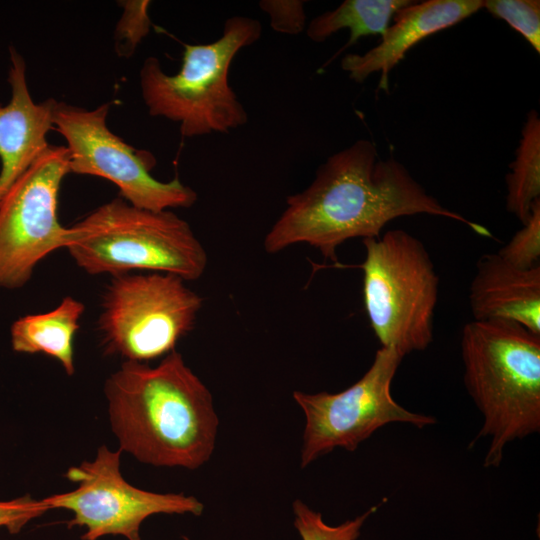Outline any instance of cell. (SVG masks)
I'll return each instance as SVG.
<instances>
[{"label": "cell", "instance_id": "obj_6", "mask_svg": "<svg viewBox=\"0 0 540 540\" xmlns=\"http://www.w3.org/2000/svg\"><path fill=\"white\" fill-rule=\"evenodd\" d=\"M365 309L382 347L405 356L433 340L439 277L424 244L402 229L363 239Z\"/></svg>", "mask_w": 540, "mask_h": 540}, {"label": "cell", "instance_id": "obj_9", "mask_svg": "<svg viewBox=\"0 0 540 540\" xmlns=\"http://www.w3.org/2000/svg\"><path fill=\"white\" fill-rule=\"evenodd\" d=\"M110 103L93 110L55 101L53 126L67 142L70 173L98 176L114 183L129 204L151 211L188 208L197 193L178 178L162 182L151 175L154 156L115 135L106 123Z\"/></svg>", "mask_w": 540, "mask_h": 540}, {"label": "cell", "instance_id": "obj_22", "mask_svg": "<svg viewBox=\"0 0 540 540\" xmlns=\"http://www.w3.org/2000/svg\"><path fill=\"white\" fill-rule=\"evenodd\" d=\"M305 2L300 0H263L259 7L269 16L273 30L298 34L305 27Z\"/></svg>", "mask_w": 540, "mask_h": 540}, {"label": "cell", "instance_id": "obj_4", "mask_svg": "<svg viewBox=\"0 0 540 540\" xmlns=\"http://www.w3.org/2000/svg\"><path fill=\"white\" fill-rule=\"evenodd\" d=\"M74 227L77 237L66 249L91 275L146 271L189 281L200 278L207 267L203 245L190 225L170 210H146L117 197Z\"/></svg>", "mask_w": 540, "mask_h": 540}, {"label": "cell", "instance_id": "obj_20", "mask_svg": "<svg viewBox=\"0 0 540 540\" xmlns=\"http://www.w3.org/2000/svg\"><path fill=\"white\" fill-rule=\"evenodd\" d=\"M497 254L509 264L520 269L539 266L540 199L533 203L530 217L522 224V228L513 235Z\"/></svg>", "mask_w": 540, "mask_h": 540}, {"label": "cell", "instance_id": "obj_14", "mask_svg": "<svg viewBox=\"0 0 540 540\" xmlns=\"http://www.w3.org/2000/svg\"><path fill=\"white\" fill-rule=\"evenodd\" d=\"M469 304L476 321H513L540 335V266L520 269L497 253L481 256Z\"/></svg>", "mask_w": 540, "mask_h": 540}, {"label": "cell", "instance_id": "obj_23", "mask_svg": "<svg viewBox=\"0 0 540 540\" xmlns=\"http://www.w3.org/2000/svg\"><path fill=\"white\" fill-rule=\"evenodd\" d=\"M48 510L42 500H34L29 495L0 501V527H5L10 534H17L29 521Z\"/></svg>", "mask_w": 540, "mask_h": 540}, {"label": "cell", "instance_id": "obj_16", "mask_svg": "<svg viewBox=\"0 0 540 540\" xmlns=\"http://www.w3.org/2000/svg\"><path fill=\"white\" fill-rule=\"evenodd\" d=\"M410 0H346L337 8L315 17L308 25L307 36L323 42L341 29L349 30V39L341 49L354 45L361 37L382 35L394 14Z\"/></svg>", "mask_w": 540, "mask_h": 540}, {"label": "cell", "instance_id": "obj_12", "mask_svg": "<svg viewBox=\"0 0 540 540\" xmlns=\"http://www.w3.org/2000/svg\"><path fill=\"white\" fill-rule=\"evenodd\" d=\"M482 7V0L412 1L394 14L393 24L381 35L378 45L363 54H346L341 67L357 83L380 72L379 88L387 91L389 73L413 46L463 21Z\"/></svg>", "mask_w": 540, "mask_h": 540}, {"label": "cell", "instance_id": "obj_5", "mask_svg": "<svg viewBox=\"0 0 540 540\" xmlns=\"http://www.w3.org/2000/svg\"><path fill=\"white\" fill-rule=\"evenodd\" d=\"M258 20L234 16L227 19L222 35L208 44H184L177 74H166L155 57L140 69L143 100L151 116L179 123L184 137L212 132L227 133L248 122V114L228 80L237 53L261 36Z\"/></svg>", "mask_w": 540, "mask_h": 540}, {"label": "cell", "instance_id": "obj_15", "mask_svg": "<svg viewBox=\"0 0 540 540\" xmlns=\"http://www.w3.org/2000/svg\"><path fill=\"white\" fill-rule=\"evenodd\" d=\"M85 311L84 304L66 296L54 309L28 314L13 322L12 349L19 353H43L56 359L68 375H73L74 338Z\"/></svg>", "mask_w": 540, "mask_h": 540}, {"label": "cell", "instance_id": "obj_17", "mask_svg": "<svg viewBox=\"0 0 540 540\" xmlns=\"http://www.w3.org/2000/svg\"><path fill=\"white\" fill-rule=\"evenodd\" d=\"M505 180L506 208L524 224L533 203L540 199V118L534 109L526 116L515 159Z\"/></svg>", "mask_w": 540, "mask_h": 540}, {"label": "cell", "instance_id": "obj_18", "mask_svg": "<svg viewBox=\"0 0 540 540\" xmlns=\"http://www.w3.org/2000/svg\"><path fill=\"white\" fill-rule=\"evenodd\" d=\"M371 507L360 516L338 526L326 524L322 515L301 500L293 502L294 526L302 540H356L366 519L377 510Z\"/></svg>", "mask_w": 540, "mask_h": 540}, {"label": "cell", "instance_id": "obj_7", "mask_svg": "<svg viewBox=\"0 0 540 540\" xmlns=\"http://www.w3.org/2000/svg\"><path fill=\"white\" fill-rule=\"evenodd\" d=\"M168 273H126L111 278L97 327L108 354L144 362L166 356L194 327L202 298Z\"/></svg>", "mask_w": 540, "mask_h": 540}, {"label": "cell", "instance_id": "obj_2", "mask_svg": "<svg viewBox=\"0 0 540 540\" xmlns=\"http://www.w3.org/2000/svg\"><path fill=\"white\" fill-rule=\"evenodd\" d=\"M104 391L121 451L142 463L190 470L210 459L219 424L213 398L176 350L154 367L125 361Z\"/></svg>", "mask_w": 540, "mask_h": 540}, {"label": "cell", "instance_id": "obj_19", "mask_svg": "<svg viewBox=\"0 0 540 540\" xmlns=\"http://www.w3.org/2000/svg\"><path fill=\"white\" fill-rule=\"evenodd\" d=\"M482 9L507 22L540 52L539 0H486Z\"/></svg>", "mask_w": 540, "mask_h": 540}, {"label": "cell", "instance_id": "obj_13", "mask_svg": "<svg viewBox=\"0 0 540 540\" xmlns=\"http://www.w3.org/2000/svg\"><path fill=\"white\" fill-rule=\"evenodd\" d=\"M8 82L11 98L0 104V203L12 186L49 147L53 126L54 99L36 103L26 80L23 57L10 47Z\"/></svg>", "mask_w": 540, "mask_h": 540}, {"label": "cell", "instance_id": "obj_8", "mask_svg": "<svg viewBox=\"0 0 540 540\" xmlns=\"http://www.w3.org/2000/svg\"><path fill=\"white\" fill-rule=\"evenodd\" d=\"M403 357L393 348L381 347L365 374L343 391L293 392L305 415L302 468L335 448L354 451L387 424L406 423L422 429L436 423L433 416L409 411L393 399L391 384Z\"/></svg>", "mask_w": 540, "mask_h": 540}, {"label": "cell", "instance_id": "obj_3", "mask_svg": "<svg viewBox=\"0 0 540 540\" xmlns=\"http://www.w3.org/2000/svg\"><path fill=\"white\" fill-rule=\"evenodd\" d=\"M464 384L489 437L485 467H497L506 445L540 431V335L508 320H473L461 334Z\"/></svg>", "mask_w": 540, "mask_h": 540}, {"label": "cell", "instance_id": "obj_1", "mask_svg": "<svg viewBox=\"0 0 540 540\" xmlns=\"http://www.w3.org/2000/svg\"><path fill=\"white\" fill-rule=\"evenodd\" d=\"M286 209L266 234L269 254L306 243L337 262V248L361 237L377 238L392 220L416 214L445 217L483 237L489 229L444 207L394 157L380 159L376 146L360 139L329 156L312 183L286 200Z\"/></svg>", "mask_w": 540, "mask_h": 540}, {"label": "cell", "instance_id": "obj_21", "mask_svg": "<svg viewBox=\"0 0 540 540\" xmlns=\"http://www.w3.org/2000/svg\"><path fill=\"white\" fill-rule=\"evenodd\" d=\"M150 1H125L123 15L116 27L115 46L119 55H131L148 34Z\"/></svg>", "mask_w": 540, "mask_h": 540}, {"label": "cell", "instance_id": "obj_10", "mask_svg": "<svg viewBox=\"0 0 540 540\" xmlns=\"http://www.w3.org/2000/svg\"><path fill=\"white\" fill-rule=\"evenodd\" d=\"M70 173L66 146L49 145L0 203V287L17 289L38 263L77 237L57 216L58 195Z\"/></svg>", "mask_w": 540, "mask_h": 540}, {"label": "cell", "instance_id": "obj_11", "mask_svg": "<svg viewBox=\"0 0 540 540\" xmlns=\"http://www.w3.org/2000/svg\"><path fill=\"white\" fill-rule=\"evenodd\" d=\"M120 454V449L99 447L93 461L67 470L65 477L78 484L75 490L42 499L49 510L61 508L73 513L67 525L85 527L82 540L105 535L141 540L140 526L151 515L202 514L204 506L194 496L155 493L130 485L120 472Z\"/></svg>", "mask_w": 540, "mask_h": 540}]
</instances>
